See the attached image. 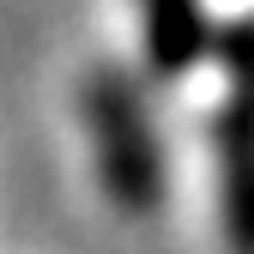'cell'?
Returning <instances> with one entry per match:
<instances>
[{"mask_svg": "<svg viewBox=\"0 0 254 254\" xmlns=\"http://www.w3.org/2000/svg\"><path fill=\"white\" fill-rule=\"evenodd\" d=\"M218 139V212L236 254H254V30L230 37L224 103L212 121Z\"/></svg>", "mask_w": 254, "mask_h": 254, "instance_id": "obj_2", "label": "cell"}, {"mask_svg": "<svg viewBox=\"0 0 254 254\" xmlns=\"http://www.w3.org/2000/svg\"><path fill=\"white\" fill-rule=\"evenodd\" d=\"M85 121H91V139H97V176L109 188L115 212L151 218L164 206V151H157V127H151L139 85L121 73H91Z\"/></svg>", "mask_w": 254, "mask_h": 254, "instance_id": "obj_1", "label": "cell"}, {"mask_svg": "<svg viewBox=\"0 0 254 254\" xmlns=\"http://www.w3.org/2000/svg\"><path fill=\"white\" fill-rule=\"evenodd\" d=\"M145 55L157 73H188L206 55V6L200 0H139Z\"/></svg>", "mask_w": 254, "mask_h": 254, "instance_id": "obj_3", "label": "cell"}]
</instances>
